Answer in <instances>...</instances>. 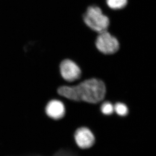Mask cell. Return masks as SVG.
Returning <instances> with one entry per match:
<instances>
[{"label": "cell", "instance_id": "cell-1", "mask_svg": "<svg viewBox=\"0 0 156 156\" xmlns=\"http://www.w3.org/2000/svg\"><path fill=\"white\" fill-rule=\"evenodd\" d=\"M57 92L59 95L69 100L94 105L103 100L106 88L102 80L93 78L86 80L77 85L61 86Z\"/></svg>", "mask_w": 156, "mask_h": 156}, {"label": "cell", "instance_id": "cell-2", "mask_svg": "<svg viewBox=\"0 0 156 156\" xmlns=\"http://www.w3.org/2000/svg\"><path fill=\"white\" fill-rule=\"evenodd\" d=\"M83 19L87 27L98 33L107 31L110 24L109 18L103 13L100 8L96 6L88 7Z\"/></svg>", "mask_w": 156, "mask_h": 156}, {"label": "cell", "instance_id": "cell-3", "mask_svg": "<svg viewBox=\"0 0 156 156\" xmlns=\"http://www.w3.org/2000/svg\"><path fill=\"white\" fill-rule=\"evenodd\" d=\"M97 48L105 54H112L118 51L120 45L118 40L107 31L99 33L96 41Z\"/></svg>", "mask_w": 156, "mask_h": 156}, {"label": "cell", "instance_id": "cell-4", "mask_svg": "<svg viewBox=\"0 0 156 156\" xmlns=\"http://www.w3.org/2000/svg\"><path fill=\"white\" fill-rule=\"evenodd\" d=\"M74 139L75 144L80 149H90L95 143V136L90 128L86 126L77 128L74 133Z\"/></svg>", "mask_w": 156, "mask_h": 156}, {"label": "cell", "instance_id": "cell-5", "mask_svg": "<svg viewBox=\"0 0 156 156\" xmlns=\"http://www.w3.org/2000/svg\"><path fill=\"white\" fill-rule=\"evenodd\" d=\"M61 75L65 81L73 82L80 78L81 70L80 67L73 61L65 59L60 65Z\"/></svg>", "mask_w": 156, "mask_h": 156}, {"label": "cell", "instance_id": "cell-6", "mask_svg": "<svg viewBox=\"0 0 156 156\" xmlns=\"http://www.w3.org/2000/svg\"><path fill=\"white\" fill-rule=\"evenodd\" d=\"M44 112L49 118L58 120L63 118L66 113V108L63 102L58 99L49 101L44 107Z\"/></svg>", "mask_w": 156, "mask_h": 156}, {"label": "cell", "instance_id": "cell-7", "mask_svg": "<svg viewBox=\"0 0 156 156\" xmlns=\"http://www.w3.org/2000/svg\"><path fill=\"white\" fill-rule=\"evenodd\" d=\"M114 109L116 115L121 117L126 116L129 113L128 106L125 103L122 102H117L114 105Z\"/></svg>", "mask_w": 156, "mask_h": 156}, {"label": "cell", "instance_id": "cell-8", "mask_svg": "<svg viewBox=\"0 0 156 156\" xmlns=\"http://www.w3.org/2000/svg\"><path fill=\"white\" fill-rule=\"evenodd\" d=\"M128 0H106L108 6L113 10L123 9L126 6Z\"/></svg>", "mask_w": 156, "mask_h": 156}, {"label": "cell", "instance_id": "cell-9", "mask_svg": "<svg viewBox=\"0 0 156 156\" xmlns=\"http://www.w3.org/2000/svg\"><path fill=\"white\" fill-rule=\"evenodd\" d=\"M101 113L105 116H111L114 113V105L111 102L106 101L102 103L100 108Z\"/></svg>", "mask_w": 156, "mask_h": 156}]
</instances>
